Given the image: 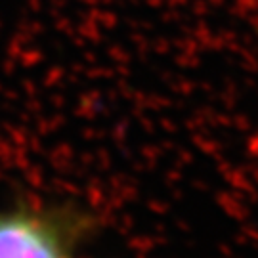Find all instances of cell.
Returning <instances> with one entry per match:
<instances>
[{"label": "cell", "instance_id": "6da1fadb", "mask_svg": "<svg viewBox=\"0 0 258 258\" xmlns=\"http://www.w3.org/2000/svg\"><path fill=\"white\" fill-rule=\"evenodd\" d=\"M69 233L54 212L0 211V258H71Z\"/></svg>", "mask_w": 258, "mask_h": 258}]
</instances>
